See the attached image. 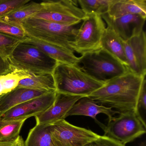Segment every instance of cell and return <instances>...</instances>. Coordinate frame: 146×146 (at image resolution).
<instances>
[{
  "instance_id": "21",
  "label": "cell",
  "mask_w": 146,
  "mask_h": 146,
  "mask_svg": "<svg viewBox=\"0 0 146 146\" xmlns=\"http://www.w3.org/2000/svg\"><path fill=\"white\" fill-rule=\"evenodd\" d=\"M25 146H54L49 123L36 124L30 130Z\"/></svg>"
},
{
  "instance_id": "1",
  "label": "cell",
  "mask_w": 146,
  "mask_h": 146,
  "mask_svg": "<svg viewBox=\"0 0 146 146\" xmlns=\"http://www.w3.org/2000/svg\"><path fill=\"white\" fill-rule=\"evenodd\" d=\"M145 76L129 71L106 83L103 87L87 97L98 104H104L120 113L139 111L138 100Z\"/></svg>"
},
{
  "instance_id": "29",
  "label": "cell",
  "mask_w": 146,
  "mask_h": 146,
  "mask_svg": "<svg viewBox=\"0 0 146 146\" xmlns=\"http://www.w3.org/2000/svg\"><path fill=\"white\" fill-rule=\"evenodd\" d=\"M146 79L143 80L142 85L139 94L138 100V108H141L144 110L146 108Z\"/></svg>"
},
{
  "instance_id": "10",
  "label": "cell",
  "mask_w": 146,
  "mask_h": 146,
  "mask_svg": "<svg viewBox=\"0 0 146 146\" xmlns=\"http://www.w3.org/2000/svg\"><path fill=\"white\" fill-rule=\"evenodd\" d=\"M56 95V91H52L30 100L0 114V119L16 120L35 117L51 107L55 101Z\"/></svg>"
},
{
  "instance_id": "24",
  "label": "cell",
  "mask_w": 146,
  "mask_h": 146,
  "mask_svg": "<svg viewBox=\"0 0 146 146\" xmlns=\"http://www.w3.org/2000/svg\"><path fill=\"white\" fill-rule=\"evenodd\" d=\"M11 70V72L0 77V84L3 88L4 94L15 89L21 80L30 76L26 72L13 69Z\"/></svg>"
},
{
  "instance_id": "13",
  "label": "cell",
  "mask_w": 146,
  "mask_h": 146,
  "mask_svg": "<svg viewBox=\"0 0 146 146\" xmlns=\"http://www.w3.org/2000/svg\"><path fill=\"white\" fill-rule=\"evenodd\" d=\"M82 96L57 93L52 105L45 111L35 116L36 124H48L65 119L66 114Z\"/></svg>"
},
{
  "instance_id": "18",
  "label": "cell",
  "mask_w": 146,
  "mask_h": 146,
  "mask_svg": "<svg viewBox=\"0 0 146 146\" xmlns=\"http://www.w3.org/2000/svg\"><path fill=\"white\" fill-rule=\"evenodd\" d=\"M101 48L107 51L128 67L123 40L109 26H107L104 31Z\"/></svg>"
},
{
  "instance_id": "8",
  "label": "cell",
  "mask_w": 146,
  "mask_h": 146,
  "mask_svg": "<svg viewBox=\"0 0 146 146\" xmlns=\"http://www.w3.org/2000/svg\"><path fill=\"white\" fill-rule=\"evenodd\" d=\"M82 23L71 46L74 52L83 55L101 48L106 27L101 16L95 13L86 15Z\"/></svg>"
},
{
  "instance_id": "23",
  "label": "cell",
  "mask_w": 146,
  "mask_h": 146,
  "mask_svg": "<svg viewBox=\"0 0 146 146\" xmlns=\"http://www.w3.org/2000/svg\"><path fill=\"white\" fill-rule=\"evenodd\" d=\"M80 8L86 15L95 13L101 16L106 14L112 0H78Z\"/></svg>"
},
{
  "instance_id": "3",
  "label": "cell",
  "mask_w": 146,
  "mask_h": 146,
  "mask_svg": "<svg viewBox=\"0 0 146 146\" xmlns=\"http://www.w3.org/2000/svg\"><path fill=\"white\" fill-rule=\"evenodd\" d=\"M79 25L69 26L30 18L24 21L21 27L30 38L59 46L74 52L71 45Z\"/></svg>"
},
{
  "instance_id": "26",
  "label": "cell",
  "mask_w": 146,
  "mask_h": 146,
  "mask_svg": "<svg viewBox=\"0 0 146 146\" xmlns=\"http://www.w3.org/2000/svg\"><path fill=\"white\" fill-rule=\"evenodd\" d=\"M20 41L0 33V55L7 60Z\"/></svg>"
},
{
  "instance_id": "17",
  "label": "cell",
  "mask_w": 146,
  "mask_h": 146,
  "mask_svg": "<svg viewBox=\"0 0 146 146\" xmlns=\"http://www.w3.org/2000/svg\"><path fill=\"white\" fill-rule=\"evenodd\" d=\"M29 38V40L24 42L35 46L58 63L76 64L78 61V57H76L72 51L59 46Z\"/></svg>"
},
{
  "instance_id": "15",
  "label": "cell",
  "mask_w": 146,
  "mask_h": 146,
  "mask_svg": "<svg viewBox=\"0 0 146 146\" xmlns=\"http://www.w3.org/2000/svg\"><path fill=\"white\" fill-rule=\"evenodd\" d=\"M48 92H50L17 88L11 92L0 96V114L18 105L41 96Z\"/></svg>"
},
{
  "instance_id": "7",
  "label": "cell",
  "mask_w": 146,
  "mask_h": 146,
  "mask_svg": "<svg viewBox=\"0 0 146 146\" xmlns=\"http://www.w3.org/2000/svg\"><path fill=\"white\" fill-rule=\"evenodd\" d=\"M40 4L41 10L31 18L71 26L79 25L86 17L77 1H45Z\"/></svg>"
},
{
  "instance_id": "11",
  "label": "cell",
  "mask_w": 146,
  "mask_h": 146,
  "mask_svg": "<svg viewBox=\"0 0 146 146\" xmlns=\"http://www.w3.org/2000/svg\"><path fill=\"white\" fill-rule=\"evenodd\" d=\"M125 54L129 70L145 77L146 74V33L140 34L126 41H123Z\"/></svg>"
},
{
  "instance_id": "25",
  "label": "cell",
  "mask_w": 146,
  "mask_h": 146,
  "mask_svg": "<svg viewBox=\"0 0 146 146\" xmlns=\"http://www.w3.org/2000/svg\"><path fill=\"white\" fill-rule=\"evenodd\" d=\"M0 33L24 42L29 39L23 28L0 20Z\"/></svg>"
},
{
  "instance_id": "5",
  "label": "cell",
  "mask_w": 146,
  "mask_h": 146,
  "mask_svg": "<svg viewBox=\"0 0 146 146\" xmlns=\"http://www.w3.org/2000/svg\"><path fill=\"white\" fill-rule=\"evenodd\" d=\"M7 60L11 69L33 74H52L58 64L40 49L26 42H20Z\"/></svg>"
},
{
  "instance_id": "2",
  "label": "cell",
  "mask_w": 146,
  "mask_h": 146,
  "mask_svg": "<svg viewBox=\"0 0 146 146\" xmlns=\"http://www.w3.org/2000/svg\"><path fill=\"white\" fill-rule=\"evenodd\" d=\"M52 74L56 92L70 95L87 97L106 83L94 79L77 64L58 63Z\"/></svg>"
},
{
  "instance_id": "28",
  "label": "cell",
  "mask_w": 146,
  "mask_h": 146,
  "mask_svg": "<svg viewBox=\"0 0 146 146\" xmlns=\"http://www.w3.org/2000/svg\"><path fill=\"white\" fill-rule=\"evenodd\" d=\"M84 146H125V145L106 136L100 135L97 139L87 143Z\"/></svg>"
},
{
  "instance_id": "9",
  "label": "cell",
  "mask_w": 146,
  "mask_h": 146,
  "mask_svg": "<svg viewBox=\"0 0 146 146\" xmlns=\"http://www.w3.org/2000/svg\"><path fill=\"white\" fill-rule=\"evenodd\" d=\"M54 146H84L100 135L90 130L75 126L65 120L49 123Z\"/></svg>"
},
{
  "instance_id": "19",
  "label": "cell",
  "mask_w": 146,
  "mask_h": 146,
  "mask_svg": "<svg viewBox=\"0 0 146 146\" xmlns=\"http://www.w3.org/2000/svg\"><path fill=\"white\" fill-rule=\"evenodd\" d=\"M30 77L19 82L17 88H25L37 90L56 91L52 74L51 73L33 74L29 73Z\"/></svg>"
},
{
  "instance_id": "31",
  "label": "cell",
  "mask_w": 146,
  "mask_h": 146,
  "mask_svg": "<svg viewBox=\"0 0 146 146\" xmlns=\"http://www.w3.org/2000/svg\"><path fill=\"white\" fill-rule=\"evenodd\" d=\"M0 146H25V141L21 136L9 141L0 142Z\"/></svg>"
},
{
  "instance_id": "27",
  "label": "cell",
  "mask_w": 146,
  "mask_h": 146,
  "mask_svg": "<svg viewBox=\"0 0 146 146\" xmlns=\"http://www.w3.org/2000/svg\"><path fill=\"white\" fill-rule=\"evenodd\" d=\"M30 1V0H0V19L21 8Z\"/></svg>"
},
{
  "instance_id": "30",
  "label": "cell",
  "mask_w": 146,
  "mask_h": 146,
  "mask_svg": "<svg viewBox=\"0 0 146 146\" xmlns=\"http://www.w3.org/2000/svg\"><path fill=\"white\" fill-rule=\"evenodd\" d=\"M11 72V69L7 60L5 59L0 55V77Z\"/></svg>"
},
{
  "instance_id": "16",
  "label": "cell",
  "mask_w": 146,
  "mask_h": 146,
  "mask_svg": "<svg viewBox=\"0 0 146 146\" xmlns=\"http://www.w3.org/2000/svg\"><path fill=\"white\" fill-rule=\"evenodd\" d=\"M106 14L111 19L130 14H137L146 18V1L112 0Z\"/></svg>"
},
{
  "instance_id": "20",
  "label": "cell",
  "mask_w": 146,
  "mask_h": 146,
  "mask_svg": "<svg viewBox=\"0 0 146 146\" xmlns=\"http://www.w3.org/2000/svg\"><path fill=\"white\" fill-rule=\"evenodd\" d=\"M42 9L40 3L31 1L23 6L11 13L9 15L0 19V20L21 27L22 23L26 19L32 17Z\"/></svg>"
},
{
  "instance_id": "4",
  "label": "cell",
  "mask_w": 146,
  "mask_h": 146,
  "mask_svg": "<svg viewBox=\"0 0 146 146\" xmlns=\"http://www.w3.org/2000/svg\"><path fill=\"white\" fill-rule=\"evenodd\" d=\"M76 64L94 79L105 83L129 71L127 66L102 48L78 57Z\"/></svg>"
},
{
  "instance_id": "14",
  "label": "cell",
  "mask_w": 146,
  "mask_h": 146,
  "mask_svg": "<svg viewBox=\"0 0 146 146\" xmlns=\"http://www.w3.org/2000/svg\"><path fill=\"white\" fill-rule=\"evenodd\" d=\"M120 113L117 111L113 110L111 108L107 107L103 105H99L94 100L88 97L81 98L72 107L66 114V117L71 116H85L94 119L100 125L101 123L96 118V115L104 113L108 117L109 120L117 113Z\"/></svg>"
},
{
  "instance_id": "6",
  "label": "cell",
  "mask_w": 146,
  "mask_h": 146,
  "mask_svg": "<svg viewBox=\"0 0 146 146\" xmlns=\"http://www.w3.org/2000/svg\"><path fill=\"white\" fill-rule=\"evenodd\" d=\"M119 114L108 121L106 126L101 125L105 131L104 135L125 145L145 134L146 124L139 111H128Z\"/></svg>"
},
{
  "instance_id": "22",
  "label": "cell",
  "mask_w": 146,
  "mask_h": 146,
  "mask_svg": "<svg viewBox=\"0 0 146 146\" xmlns=\"http://www.w3.org/2000/svg\"><path fill=\"white\" fill-rule=\"evenodd\" d=\"M26 119L3 120L0 119V142L9 141L16 139L19 135Z\"/></svg>"
},
{
  "instance_id": "12",
  "label": "cell",
  "mask_w": 146,
  "mask_h": 146,
  "mask_svg": "<svg viewBox=\"0 0 146 146\" xmlns=\"http://www.w3.org/2000/svg\"><path fill=\"white\" fill-rule=\"evenodd\" d=\"M101 17L107 26L111 28L123 41L129 40L143 30L146 19L137 14L125 15L116 19H110L107 14Z\"/></svg>"
}]
</instances>
